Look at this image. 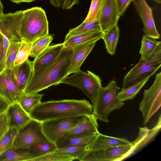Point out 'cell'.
I'll return each instance as SVG.
<instances>
[{"instance_id": "6da1fadb", "label": "cell", "mask_w": 161, "mask_h": 161, "mask_svg": "<svg viewBox=\"0 0 161 161\" xmlns=\"http://www.w3.org/2000/svg\"><path fill=\"white\" fill-rule=\"evenodd\" d=\"M72 53V48H63L51 64L39 71L32 73L24 91V95L37 93L51 86L60 84L68 76V70Z\"/></svg>"}, {"instance_id": "7a4b0ae2", "label": "cell", "mask_w": 161, "mask_h": 161, "mask_svg": "<svg viewBox=\"0 0 161 161\" xmlns=\"http://www.w3.org/2000/svg\"><path fill=\"white\" fill-rule=\"evenodd\" d=\"M93 107L86 99H64L41 102L29 114L31 118L42 122L56 118L92 113Z\"/></svg>"}, {"instance_id": "3957f363", "label": "cell", "mask_w": 161, "mask_h": 161, "mask_svg": "<svg viewBox=\"0 0 161 161\" xmlns=\"http://www.w3.org/2000/svg\"><path fill=\"white\" fill-rule=\"evenodd\" d=\"M48 33V22L43 9L36 7L23 11L19 30L22 41L33 43Z\"/></svg>"}, {"instance_id": "277c9868", "label": "cell", "mask_w": 161, "mask_h": 161, "mask_svg": "<svg viewBox=\"0 0 161 161\" xmlns=\"http://www.w3.org/2000/svg\"><path fill=\"white\" fill-rule=\"evenodd\" d=\"M121 88L116 82L111 80L105 86L100 89L94 105L92 114L100 121L109 122L108 116L115 109L121 108L124 104L118 97Z\"/></svg>"}, {"instance_id": "5b68a950", "label": "cell", "mask_w": 161, "mask_h": 161, "mask_svg": "<svg viewBox=\"0 0 161 161\" xmlns=\"http://www.w3.org/2000/svg\"><path fill=\"white\" fill-rule=\"evenodd\" d=\"M161 66V45L146 61L140 59L124 77L122 88L132 85L154 74Z\"/></svg>"}, {"instance_id": "8992f818", "label": "cell", "mask_w": 161, "mask_h": 161, "mask_svg": "<svg viewBox=\"0 0 161 161\" xmlns=\"http://www.w3.org/2000/svg\"><path fill=\"white\" fill-rule=\"evenodd\" d=\"M70 77L67 76L61 82L75 87L82 91L91 100L93 106L99 91L102 87L99 76L90 71L87 72L80 70Z\"/></svg>"}, {"instance_id": "52a82bcc", "label": "cell", "mask_w": 161, "mask_h": 161, "mask_svg": "<svg viewBox=\"0 0 161 161\" xmlns=\"http://www.w3.org/2000/svg\"><path fill=\"white\" fill-rule=\"evenodd\" d=\"M86 114L61 117L41 122L42 131L50 141L55 143L66 133L85 119Z\"/></svg>"}, {"instance_id": "ba28073f", "label": "cell", "mask_w": 161, "mask_h": 161, "mask_svg": "<svg viewBox=\"0 0 161 161\" xmlns=\"http://www.w3.org/2000/svg\"><path fill=\"white\" fill-rule=\"evenodd\" d=\"M161 105V72L156 75L154 81L148 89L145 90L139 108L146 125L150 119L160 108Z\"/></svg>"}, {"instance_id": "9c48e42d", "label": "cell", "mask_w": 161, "mask_h": 161, "mask_svg": "<svg viewBox=\"0 0 161 161\" xmlns=\"http://www.w3.org/2000/svg\"><path fill=\"white\" fill-rule=\"evenodd\" d=\"M47 140H49L42 131L41 122L32 119L19 129L14 139L13 147L29 148L37 142Z\"/></svg>"}, {"instance_id": "30bf717a", "label": "cell", "mask_w": 161, "mask_h": 161, "mask_svg": "<svg viewBox=\"0 0 161 161\" xmlns=\"http://www.w3.org/2000/svg\"><path fill=\"white\" fill-rule=\"evenodd\" d=\"M132 144L100 150H89L79 159L80 161H118L130 156Z\"/></svg>"}, {"instance_id": "8fae6325", "label": "cell", "mask_w": 161, "mask_h": 161, "mask_svg": "<svg viewBox=\"0 0 161 161\" xmlns=\"http://www.w3.org/2000/svg\"><path fill=\"white\" fill-rule=\"evenodd\" d=\"M132 2L143 23L144 35L152 39H159L160 34L155 26L152 8L145 0H132Z\"/></svg>"}, {"instance_id": "7c38bea8", "label": "cell", "mask_w": 161, "mask_h": 161, "mask_svg": "<svg viewBox=\"0 0 161 161\" xmlns=\"http://www.w3.org/2000/svg\"><path fill=\"white\" fill-rule=\"evenodd\" d=\"M23 95L12 80L10 69H3L0 72V97L10 105L19 102Z\"/></svg>"}, {"instance_id": "4fadbf2b", "label": "cell", "mask_w": 161, "mask_h": 161, "mask_svg": "<svg viewBox=\"0 0 161 161\" xmlns=\"http://www.w3.org/2000/svg\"><path fill=\"white\" fill-rule=\"evenodd\" d=\"M120 17L115 0H104L98 19L102 31L105 32L117 24Z\"/></svg>"}, {"instance_id": "5bb4252c", "label": "cell", "mask_w": 161, "mask_h": 161, "mask_svg": "<svg viewBox=\"0 0 161 161\" xmlns=\"http://www.w3.org/2000/svg\"><path fill=\"white\" fill-rule=\"evenodd\" d=\"M96 41L87 42L77 45L72 48L73 53L67 75L79 71L84 60L94 46Z\"/></svg>"}, {"instance_id": "9a60e30c", "label": "cell", "mask_w": 161, "mask_h": 161, "mask_svg": "<svg viewBox=\"0 0 161 161\" xmlns=\"http://www.w3.org/2000/svg\"><path fill=\"white\" fill-rule=\"evenodd\" d=\"M32 72V61L28 59L10 69L12 80L16 86L23 93Z\"/></svg>"}, {"instance_id": "2e32d148", "label": "cell", "mask_w": 161, "mask_h": 161, "mask_svg": "<svg viewBox=\"0 0 161 161\" xmlns=\"http://www.w3.org/2000/svg\"><path fill=\"white\" fill-rule=\"evenodd\" d=\"M97 119L92 113L87 114L83 121L66 133L59 139L69 138L92 133L98 134Z\"/></svg>"}, {"instance_id": "e0dca14e", "label": "cell", "mask_w": 161, "mask_h": 161, "mask_svg": "<svg viewBox=\"0 0 161 161\" xmlns=\"http://www.w3.org/2000/svg\"><path fill=\"white\" fill-rule=\"evenodd\" d=\"M63 48V43L49 46L32 61V73L39 71L51 64L58 57Z\"/></svg>"}, {"instance_id": "ac0fdd59", "label": "cell", "mask_w": 161, "mask_h": 161, "mask_svg": "<svg viewBox=\"0 0 161 161\" xmlns=\"http://www.w3.org/2000/svg\"><path fill=\"white\" fill-rule=\"evenodd\" d=\"M7 111L9 117V127L20 129L32 119L19 102L9 105Z\"/></svg>"}, {"instance_id": "d6986e66", "label": "cell", "mask_w": 161, "mask_h": 161, "mask_svg": "<svg viewBox=\"0 0 161 161\" xmlns=\"http://www.w3.org/2000/svg\"><path fill=\"white\" fill-rule=\"evenodd\" d=\"M43 155L30 148L12 147L0 157V161H32L34 158Z\"/></svg>"}, {"instance_id": "ffe728a7", "label": "cell", "mask_w": 161, "mask_h": 161, "mask_svg": "<svg viewBox=\"0 0 161 161\" xmlns=\"http://www.w3.org/2000/svg\"><path fill=\"white\" fill-rule=\"evenodd\" d=\"M132 144L127 139L110 136L99 132L97 135L89 150L103 149L113 147Z\"/></svg>"}, {"instance_id": "44dd1931", "label": "cell", "mask_w": 161, "mask_h": 161, "mask_svg": "<svg viewBox=\"0 0 161 161\" xmlns=\"http://www.w3.org/2000/svg\"><path fill=\"white\" fill-rule=\"evenodd\" d=\"M103 32L102 31L91 32L70 36L65 39L63 43L64 48H72L79 44L87 42L97 41L102 38Z\"/></svg>"}, {"instance_id": "7402d4cb", "label": "cell", "mask_w": 161, "mask_h": 161, "mask_svg": "<svg viewBox=\"0 0 161 161\" xmlns=\"http://www.w3.org/2000/svg\"><path fill=\"white\" fill-rule=\"evenodd\" d=\"M97 134L92 133L64 139H58L55 143L58 148L91 145Z\"/></svg>"}, {"instance_id": "603a6c76", "label": "cell", "mask_w": 161, "mask_h": 161, "mask_svg": "<svg viewBox=\"0 0 161 161\" xmlns=\"http://www.w3.org/2000/svg\"><path fill=\"white\" fill-rule=\"evenodd\" d=\"M119 36V30L118 23L104 32L102 38L108 53L111 55L115 54Z\"/></svg>"}, {"instance_id": "cb8c5ba5", "label": "cell", "mask_w": 161, "mask_h": 161, "mask_svg": "<svg viewBox=\"0 0 161 161\" xmlns=\"http://www.w3.org/2000/svg\"><path fill=\"white\" fill-rule=\"evenodd\" d=\"M150 77H148L126 88H122L118 94V98L123 102L127 100L133 99Z\"/></svg>"}, {"instance_id": "d4e9b609", "label": "cell", "mask_w": 161, "mask_h": 161, "mask_svg": "<svg viewBox=\"0 0 161 161\" xmlns=\"http://www.w3.org/2000/svg\"><path fill=\"white\" fill-rule=\"evenodd\" d=\"M99 31H102L98 20L86 22H83L77 27L70 29L66 35L65 39L78 34Z\"/></svg>"}, {"instance_id": "484cf974", "label": "cell", "mask_w": 161, "mask_h": 161, "mask_svg": "<svg viewBox=\"0 0 161 161\" xmlns=\"http://www.w3.org/2000/svg\"><path fill=\"white\" fill-rule=\"evenodd\" d=\"M160 45H161V42L158 41L156 39L144 35L142 40L141 46L139 52L141 55L140 59L143 61L148 59Z\"/></svg>"}, {"instance_id": "4316f807", "label": "cell", "mask_w": 161, "mask_h": 161, "mask_svg": "<svg viewBox=\"0 0 161 161\" xmlns=\"http://www.w3.org/2000/svg\"><path fill=\"white\" fill-rule=\"evenodd\" d=\"M43 95V94L38 93L28 95H23L19 102L23 108L29 115L34 108L42 102L41 100Z\"/></svg>"}, {"instance_id": "83f0119b", "label": "cell", "mask_w": 161, "mask_h": 161, "mask_svg": "<svg viewBox=\"0 0 161 161\" xmlns=\"http://www.w3.org/2000/svg\"><path fill=\"white\" fill-rule=\"evenodd\" d=\"M53 36L48 33L34 42L32 43L29 56L34 58H36L49 46Z\"/></svg>"}, {"instance_id": "f1b7e54d", "label": "cell", "mask_w": 161, "mask_h": 161, "mask_svg": "<svg viewBox=\"0 0 161 161\" xmlns=\"http://www.w3.org/2000/svg\"><path fill=\"white\" fill-rule=\"evenodd\" d=\"M19 129L9 127L0 141V157L13 147L15 137Z\"/></svg>"}, {"instance_id": "f546056e", "label": "cell", "mask_w": 161, "mask_h": 161, "mask_svg": "<svg viewBox=\"0 0 161 161\" xmlns=\"http://www.w3.org/2000/svg\"><path fill=\"white\" fill-rule=\"evenodd\" d=\"M29 148L43 155L56 151L58 149L55 143L50 140L37 142L31 145Z\"/></svg>"}, {"instance_id": "4dcf8cb0", "label": "cell", "mask_w": 161, "mask_h": 161, "mask_svg": "<svg viewBox=\"0 0 161 161\" xmlns=\"http://www.w3.org/2000/svg\"><path fill=\"white\" fill-rule=\"evenodd\" d=\"M22 40L13 41L9 45L8 50L4 69H10L14 66V62Z\"/></svg>"}, {"instance_id": "1f68e13d", "label": "cell", "mask_w": 161, "mask_h": 161, "mask_svg": "<svg viewBox=\"0 0 161 161\" xmlns=\"http://www.w3.org/2000/svg\"><path fill=\"white\" fill-rule=\"evenodd\" d=\"M74 160L64 153L56 151L37 157L32 161H71Z\"/></svg>"}, {"instance_id": "d6a6232c", "label": "cell", "mask_w": 161, "mask_h": 161, "mask_svg": "<svg viewBox=\"0 0 161 161\" xmlns=\"http://www.w3.org/2000/svg\"><path fill=\"white\" fill-rule=\"evenodd\" d=\"M104 0H92L88 14L83 22L98 20Z\"/></svg>"}, {"instance_id": "836d02e7", "label": "cell", "mask_w": 161, "mask_h": 161, "mask_svg": "<svg viewBox=\"0 0 161 161\" xmlns=\"http://www.w3.org/2000/svg\"><path fill=\"white\" fill-rule=\"evenodd\" d=\"M32 43L22 41L14 62V66L21 64L28 59Z\"/></svg>"}, {"instance_id": "e575fe53", "label": "cell", "mask_w": 161, "mask_h": 161, "mask_svg": "<svg viewBox=\"0 0 161 161\" xmlns=\"http://www.w3.org/2000/svg\"><path fill=\"white\" fill-rule=\"evenodd\" d=\"M90 146L70 147L58 148L56 151L64 153L75 160L78 159L87 151L90 149Z\"/></svg>"}, {"instance_id": "d590c367", "label": "cell", "mask_w": 161, "mask_h": 161, "mask_svg": "<svg viewBox=\"0 0 161 161\" xmlns=\"http://www.w3.org/2000/svg\"><path fill=\"white\" fill-rule=\"evenodd\" d=\"M161 127V116H159L157 124L151 130L147 137L134 147L132 148L130 152V155L132 154L139 149L143 147L156 134Z\"/></svg>"}, {"instance_id": "8d00e7d4", "label": "cell", "mask_w": 161, "mask_h": 161, "mask_svg": "<svg viewBox=\"0 0 161 161\" xmlns=\"http://www.w3.org/2000/svg\"><path fill=\"white\" fill-rule=\"evenodd\" d=\"M9 128V117L7 110L0 120V141Z\"/></svg>"}, {"instance_id": "74e56055", "label": "cell", "mask_w": 161, "mask_h": 161, "mask_svg": "<svg viewBox=\"0 0 161 161\" xmlns=\"http://www.w3.org/2000/svg\"><path fill=\"white\" fill-rule=\"evenodd\" d=\"M150 130H150L146 126L140 127L138 136L137 137L135 141L131 142L132 145V148L134 147L145 139L147 136Z\"/></svg>"}, {"instance_id": "f35d334b", "label": "cell", "mask_w": 161, "mask_h": 161, "mask_svg": "<svg viewBox=\"0 0 161 161\" xmlns=\"http://www.w3.org/2000/svg\"><path fill=\"white\" fill-rule=\"evenodd\" d=\"M120 16H122L129 6L132 0H115Z\"/></svg>"}, {"instance_id": "ab89813d", "label": "cell", "mask_w": 161, "mask_h": 161, "mask_svg": "<svg viewBox=\"0 0 161 161\" xmlns=\"http://www.w3.org/2000/svg\"><path fill=\"white\" fill-rule=\"evenodd\" d=\"M79 2V0H64L61 7L63 9H69L78 4Z\"/></svg>"}, {"instance_id": "60d3db41", "label": "cell", "mask_w": 161, "mask_h": 161, "mask_svg": "<svg viewBox=\"0 0 161 161\" xmlns=\"http://www.w3.org/2000/svg\"><path fill=\"white\" fill-rule=\"evenodd\" d=\"M9 106L7 102L0 97V114L6 111Z\"/></svg>"}, {"instance_id": "b9f144b4", "label": "cell", "mask_w": 161, "mask_h": 161, "mask_svg": "<svg viewBox=\"0 0 161 161\" xmlns=\"http://www.w3.org/2000/svg\"><path fill=\"white\" fill-rule=\"evenodd\" d=\"M64 0H50V4L56 7H61Z\"/></svg>"}, {"instance_id": "7bdbcfd3", "label": "cell", "mask_w": 161, "mask_h": 161, "mask_svg": "<svg viewBox=\"0 0 161 161\" xmlns=\"http://www.w3.org/2000/svg\"><path fill=\"white\" fill-rule=\"evenodd\" d=\"M3 50V36L0 35V62L2 59Z\"/></svg>"}, {"instance_id": "ee69618b", "label": "cell", "mask_w": 161, "mask_h": 161, "mask_svg": "<svg viewBox=\"0 0 161 161\" xmlns=\"http://www.w3.org/2000/svg\"><path fill=\"white\" fill-rule=\"evenodd\" d=\"M12 2L17 4L22 2H31L37 0H9Z\"/></svg>"}, {"instance_id": "f6af8a7d", "label": "cell", "mask_w": 161, "mask_h": 161, "mask_svg": "<svg viewBox=\"0 0 161 161\" xmlns=\"http://www.w3.org/2000/svg\"><path fill=\"white\" fill-rule=\"evenodd\" d=\"M3 6L0 0V15L3 14Z\"/></svg>"}, {"instance_id": "bcb514c9", "label": "cell", "mask_w": 161, "mask_h": 161, "mask_svg": "<svg viewBox=\"0 0 161 161\" xmlns=\"http://www.w3.org/2000/svg\"><path fill=\"white\" fill-rule=\"evenodd\" d=\"M153 1L159 4L161 3V0H152Z\"/></svg>"}, {"instance_id": "7dc6e473", "label": "cell", "mask_w": 161, "mask_h": 161, "mask_svg": "<svg viewBox=\"0 0 161 161\" xmlns=\"http://www.w3.org/2000/svg\"><path fill=\"white\" fill-rule=\"evenodd\" d=\"M5 112L0 114V120L1 119V118H2V117L4 115Z\"/></svg>"}, {"instance_id": "c3c4849f", "label": "cell", "mask_w": 161, "mask_h": 161, "mask_svg": "<svg viewBox=\"0 0 161 161\" xmlns=\"http://www.w3.org/2000/svg\"><path fill=\"white\" fill-rule=\"evenodd\" d=\"M0 35L3 36V35L2 34V33L0 31Z\"/></svg>"}]
</instances>
